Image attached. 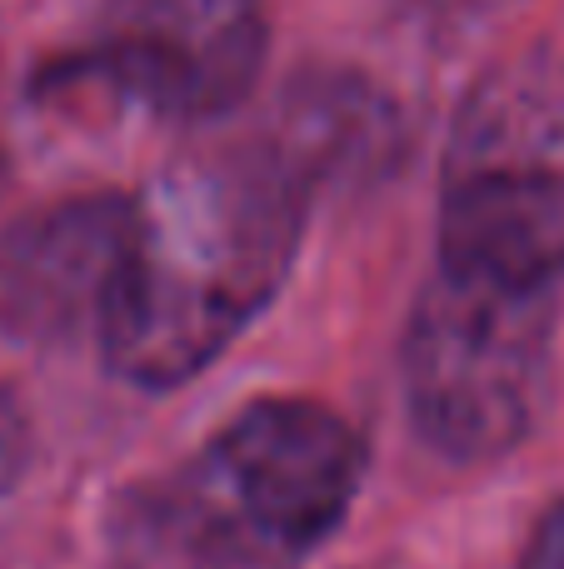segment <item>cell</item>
Listing matches in <instances>:
<instances>
[{
    "instance_id": "obj_1",
    "label": "cell",
    "mask_w": 564,
    "mask_h": 569,
    "mask_svg": "<svg viewBox=\"0 0 564 569\" xmlns=\"http://www.w3.org/2000/svg\"><path fill=\"white\" fill-rule=\"evenodd\" d=\"M305 236V170L275 146L160 170L125 200L100 355L140 390H175L220 360L280 295Z\"/></svg>"
},
{
    "instance_id": "obj_2",
    "label": "cell",
    "mask_w": 564,
    "mask_h": 569,
    "mask_svg": "<svg viewBox=\"0 0 564 569\" xmlns=\"http://www.w3.org/2000/svg\"><path fill=\"white\" fill-rule=\"evenodd\" d=\"M365 445L340 410L270 395L230 415L135 515L150 555L185 569H275L340 530Z\"/></svg>"
},
{
    "instance_id": "obj_8",
    "label": "cell",
    "mask_w": 564,
    "mask_h": 569,
    "mask_svg": "<svg viewBox=\"0 0 564 569\" xmlns=\"http://www.w3.org/2000/svg\"><path fill=\"white\" fill-rule=\"evenodd\" d=\"M20 465H26V420H20L16 400L0 390V490L20 475Z\"/></svg>"
},
{
    "instance_id": "obj_7",
    "label": "cell",
    "mask_w": 564,
    "mask_h": 569,
    "mask_svg": "<svg viewBox=\"0 0 564 569\" xmlns=\"http://www.w3.org/2000/svg\"><path fill=\"white\" fill-rule=\"evenodd\" d=\"M525 569H564V500H555L540 515L525 550Z\"/></svg>"
},
{
    "instance_id": "obj_4",
    "label": "cell",
    "mask_w": 564,
    "mask_h": 569,
    "mask_svg": "<svg viewBox=\"0 0 564 569\" xmlns=\"http://www.w3.org/2000/svg\"><path fill=\"white\" fill-rule=\"evenodd\" d=\"M405 410L420 440L455 465L510 455L550 400L555 310L540 290L435 270L400 345Z\"/></svg>"
},
{
    "instance_id": "obj_3",
    "label": "cell",
    "mask_w": 564,
    "mask_h": 569,
    "mask_svg": "<svg viewBox=\"0 0 564 569\" xmlns=\"http://www.w3.org/2000/svg\"><path fill=\"white\" fill-rule=\"evenodd\" d=\"M440 270L540 295L564 280L560 56H515L460 100L440 166Z\"/></svg>"
},
{
    "instance_id": "obj_6",
    "label": "cell",
    "mask_w": 564,
    "mask_h": 569,
    "mask_svg": "<svg viewBox=\"0 0 564 569\" xmlns=\"http://www.w3.org/2000/svg\"><path fill=\"white\" fill-rule=\"evenodd\" d=\"M125 236V196H75L30 210L0 236V325L26 340L100 330Z\"/></svg>"
},
{
    "instance_id": "obj_5",
    "label": "cell",
    "mask_w": 564,
    "mask_h": 569,
    "mask_svg": "<svg viewBox=\"0 0 564 569\" xmlns=\"http://www.w3.org/2000/svg\"><path fill=\"white\" fill-rule=\"evenodd\" d=\"M270 26L260 0H110L56 80L105 86L155 120L200 126L250 96Z\"/></svg>"
}]
</instances>
